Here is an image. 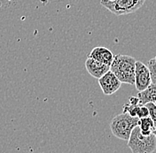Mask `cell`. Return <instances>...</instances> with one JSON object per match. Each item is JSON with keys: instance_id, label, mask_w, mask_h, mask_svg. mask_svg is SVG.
Segmentation results:
<instances>
[{"instance_id": "cell-1", "label": "cell", "mask_w": 156, "mask_h": 153, "mask_svg": "<svg viewBox=\"0 0 156 153\" xmlns=\"http://www.w3.org/2000/svg\"><path fill=\"white\" fill-rule=\"evenodd\" d=\"M136 60L131 56L117 54L115 55L110 70L122 83L135 85V71Z\"/></svg>"}, {"instance_id": "cell-2", "label": "cell", "mask_w": 156, "mask_h": 153, "mask_svg": "<svg viewBox=\"0 0 156 153\" xmlns=\"http://www.w3.org/2000/svg\"><path fill=\"white\" fill-rule=\"evenodd\" d=\"M138 122L139 119L137 117H133L129 113H122L112 120L110 129L115 137L128 142L132 130L138 126Z\"/></svg>"}, {"instance_id": "cell-3", "label": "cell", "mask_w": 156, "mask_h": 153, "mask_svg": "<svg viewBox=\"0 0 156 153\" xmlns=\"http://www.w3.org/2000/svg\"><path fill=\"white\" fill-rule=\"evenodd\" d=\"M127 145L132 153H153L156 150V137L154 134L143 135L137 126L132 130Z\"/></svg>"}, {"instance_id": "cell-4", "label": "cell", "mask_w": 156, "mask_h": 153, "mask_svg": "<svg viewBox=\"0 0 156 153\" xmlns=\"http://www.w3.org/2000/svg\"><path fill=\"white\" fill-rule=\"evenodd\" d=\"M146 0H100V4L115 15L129 14L138 10Z\"/></svg>"}, {"instance_id": "cell-5", "label": "cell", "mask_w": 156, "mask_h": 153, "mask_svg": "<svg viewBox=\"0 0 156 153\" xmlns=\"http://www.w3.org/2000/svg\"><path fill=\"white\" fill-rule=\"evenodd\" d=\"M152 84V79L149 68L141 61L136 62L135 71V87L138 92L145 90Z\"/></svg>"}, {"instance_id": "cell-6", "label": "cell", "mask_w": 156, "mask_h": 153, "mask_svg": "<svg viewBox=\"0 0 156 153\" xmlns=\"http://www.w3.org/2000/svg\"><path fill=\"white\" fill-rule=\"evenodd\" d=\"M98 85L101 88L103 93L107 96L113 95L122 86L121 81L115 76V75L109 70L101 78L98 79Z\"/></svg>"}, {"instance_id": "cell-7", "label": "cell", "mask_w": 156, "mask_h": 153, "mask_svg": "<svg viewBox=\"0 0 156 153\" xmlns=\"http://www.w3.org/2000/svg\"><path fill=\"white\" fill-rule=\"evenodd\" d=\"M88 57H91L102 64L111 66V64L114 61L115 55L108 48L98 46V47H95L92 49L91 51L90 52V54L88 55Z\"/></svg>"}, {"instance_id": "cell-8", "label": "cell", "mask_w": 156, "mask_h": 153, "mask_svg": "<svg viewBox=\"0 0 156 153\" xmlns=\"http://www.w3.org/2000/svg\"><path fill=\"white\" fill-rule=\"evenodd\" d=\"M85 67L87 69L88 73L91 76L96 78L98 80L99 78H101L105 74H107L110 70V66L102 64L97 60L89 57L85 60Z\"/></svg>"}, {"instance_id": "cell-9", "label": "cell", "mask_w": 156, "mask_h": 153, "mask_svg": "<svg viewBox=\"0 0 156 153\" xmlns=\"http://www.w3.org/2000/svg\"><path fill=\"white\" fill-rule=\"evenodd\" d=\"M137 98L139 104L142 105H146L147 103H155L156 102V84L152 83L147 89L143 91L138 92Z\"/></svg>"}, {"instance_id": "cell-10", "label": "cell", "mask_w": 156, "mask_h": 153, "mask_svg": "<svg viewBox=\"0 0 156 153\" xmlns=\"http://www.w3.org/2000/svg\"><path fill=\"white\" fill-rule=\"evenodd\" d=\"M142 105L139 104V100L137 96H130L129 102L123 105V113H129V115L136 117L137 112Z\"/></svg>"}, {"instance_id": "cell-11", "label": "cell", "mask_w": 156, "mask_h": 153, "mask_svg": "<svg viewBox=\"0 0 156 153\" xmlns=\"http://www.w3.org/2000/svg\"><path fill=\"white\" fill-rule=\"evenodd\" d=\"M138 127L140 128L141 134L143 135H150L153 134V131L155 129L154 122H153L152 119L150 118V116L139 119Z\"/></svg>"}, {"instance_id": "cell-12", "label": "cell", "mask_w": 156, "mask_h": 153, "mask_svg": "<svg viewBox=\"0 0 156 153\" xmlns=\"http://www.w3.org/2000/svg\"><path fill=\"white\" fill-rule=\"evenodd\" d=\"M147 67L149 68L151 79H152V83L156 84V56L154 58H151L148 60Z\"/></svg>"}, {"instance_id": "cell-13", "label": "cell", "mask_w": 156, "mask_h": 153, "mask_svg": "<svg viewBox=\"0 0 156 153\" xmlns=\"http://www.w3.org/2000/svg\"><path fill=\"white\" fill-rule=\"evenodd\" d=\"M146 105L149 110V116L152 119L154 127L156 128V104L155 103H147Z\"/></svg>"}, {"instance_id": "cell-14", "label": "cell", "mask_w": 156, "mask_h": 153, "mask_svg": "<svg viewBox=\"0 0 156 153\" xmlns=\"http://www.w3.org/2000/svg\"><path fill=\"white\" fill-rule=\"evenodd\" d=\"M136 117L138 119H142V118H146V117H149V110L147 108V106L146 105H141L138 112H137V114Z\"/></svg>"}, {"instance_id": "cell-15", "label": "cell", "mask_w": 156, "mask_h": 153, "mask_svg": "<svg viewBox=\"0 0 156 153\" xmlns=\"http://www.w3.org/2000/svg\"><path fill=\"white\" fill-rule=\"evenodd\" d=\"M153 134H154V135H155V137H156V128L154 129V131H153Z\"/></svg>"}, {"instance_id": "cell-16", "label": "cell", "mask_w": 156, "mask_h": 153, "mask_svg": "<svg viewBox=\"0 0 156 153\" xmlns=\"http://www.w3.org/2000/svg\"><path fill=\"white\" fill-rule=\"evenodd\" d=\"M108 1H115V0H108Z\"/></svg>"}, {"instance_id": "cell-17", "label": "cell", "mask_w": 156, "mask_h": 153, "mask_svg": "<svg viewBox=\"0 0 156 153\" xmlns=\"http://www.w3.org/2000/svg\"><path fill=\"white\" fill-rule=\"evenodd\" d=\"M7 1H12V0H7Z\"/></svg>"}, {"instance_id": "cell-18", "label": "cell", "mask_w": 156, "mask_h": 153, "mask_svg": "<svg viewBox=\"0 0 156 153\" xmlns=\"http://www.w3.org/2000/svg\"><path fill=\"white\" fill-rule=\"evenodd\" d=\"M155 104H156V102H155Z\"/></svg>"}]
</instances>
